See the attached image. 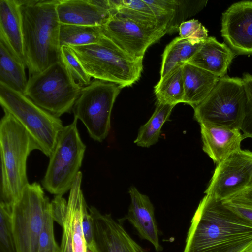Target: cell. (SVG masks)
<instances>
[{
  "label": "cell",
  "mask_w": 252,
  "mask_h": 252,
  "mask_svg": "<svg viewBox=\"0 0 252 252\" xmlns=\"http://www.w3.org/2000/svg\"><path fill=\"white\" fill-rule=\"evenodd\" d=\"M235 55L227 44L208 36L188 63L220 78L225 76Z\"/></svg>",
  "instance_id": "cell-20"
},
{
  "label": "cell",
  "mask_w": 252,
  "mask_h": 252,
  "mask_svg": "<svg viewBox=\"0 0 252 252\" xmlns=\"http://www.w3.org/2000/svg\"><path fill=\"white\" fill-rule=\"evenodd\" d=\"M221 252H252V237L232 245Z\"/></svg>",
  "instance_id": "cell-35"
},
{
  "label": "cell",
  "mask_w": 252,
  "mask_h": 252,
  "mask_svg": "<svg viewBox=\"0 0 252 252\" xmlns=\"http://www.w3.org/2000/svg\"><path fill=\"white\" fill-rule=\"evenodd\" d=\"M174 106L157 102L151 118L140 127L134 143L142 147H149L156 144L159 138L162 126L168 119Z\"/></svg>",
  "instance_id": "cell-25"
},
{
  "label": "cell",
  "mask_w": 252,
  "mask_h": 252,
  "mask_svg": "<svg viewBox=\"0 0 252 252\" xmlns=\"http://www.w3.org/2000/svg\"><path fill=\"white\" fill-rule=\"evenodd\" d=\"M102 28L104 34L126 52L143 58L147 49L167 32L168 26H147L115 10Z\"/></svg>",
  "instance_id": "cell-13"
},
{
  "label": "cell",
  "mask_w": 252,
  "mask_h": 252,
  "mask_svg": "<svg viewBox=\"0 0 252 252\" xmlns=\"http://www.w3.org/2000/svg\"><path fill=\"white\" fill-rule=\"evenodd\" d=\"M183 103L193 109L208 95L219 77L188 63L183 66Z\"/></svg>",
  "instance_id": "cell-21"
},
{
  "label": "cell",
  "mask_w": 252,
  "mask_h": 252,
  "mask_svg": "<svg viewBox=\"0 0 252 252\" xmlns=\"http://www.w3.org/2000/svg\"><path fill=\"white\" fill-rule=\"evenodd\" d=\"M82 174H78L70 190L68 201L62 195H56L51 202L54 221L62 228L61 252H88L82 227L84 215L88 208L81 184Z\"/></svg>",
  "instance_id": "cell-11"
},
{
  "label": "cell",
  "mask_w": 252,
  "mask_h": 252,
  "mask_svg": "<svg viewBox=\"0 0 252 252\" xmlns=\"http://www.w3.org/2000/svg\"><path fill=\"white\" fill-rule=\"evenodd\" d=\"M222 202L226 207L252 223V189H246Z\"/></svg>",
  "instance_id": "cell-31"
},
{
  "label": "cell",
  "mask_w": 252,
  "mask_h": 252,
  "mask_svg": "<svg viewBox=\"0 0 252 252\" xmlns=\"http://www.w3.org/2000/svg\"><path fill=\"white\" fill-rule=\"evenodd\" d=\"M82 88L60 61L30 76L23 94L36 105L59 118L73 109Z\"/></svg>",
  "instance_id": "cell-6"
},
{
  "label": "cell",
  "mask_w": 252,
  "mask_h": 252,
  "mask_svg": "<svg viewBox=\"0 0 252 252\" xmlns=\"http://www.w3.org/2000/svg\"><path fill=\"white\" fill-rule=\"evenodd\" d=\"M12 206L0 203V252H16L12 222Z\"/></svg>",
  "instance_id": "cell-28"
},
{
  "label": "cell",
  "mask_w": 252,
  "mask_h": 252,
  "mask_svg": "<svg viewBox=\"0 0 252 252\" xmlns=\"http://www.w3.org/2000/svg\"><path fill=\"white\" fill-rule=\"evenodd\" d=\"M26 67L0 40V83L23 93L28 82Z\"/></svg>",
  "instance_id": "cell-22"
},
{
  "label": "cell",
  "mask_w": 252,
  "mask_h": 252,
  "mask_svg": "<svg viewBox=\"0 0 252 252\" xmlns=\"http://www.w3.org/2000/svg\"><path fill=\"white\" fill-rule=\"evenodd\" d=\"M247 99L242 78L224 76L194 108V117L206 123L240 130L246 115Z\"/></svg>",
  "instance_id": "cell-7"
},
{
  "label": "cell",
  "mask_w": 252,
  "mask_h": 252,
  "mask_svg": "<svg viewBox=\"0 0 252 252\" xmlns=\"http://www.w3.org/2000/svg\"><path fill=\"white\" fill-rule=\"evenodd\" d=\"M54 221L50 202L44 213L38 252H61L60 246H59L55 238Z\"/></svg>",
  "instance_id": "cell-30"
},
{
  "label": "cell",
  "mask_w": 252,
  "mask_h": 252,
  "mask_svg": "<svg viewBox=\"0 0 252 252\" xmlns=\"http://www.w3.org/2000/svg\"><path fill=\"white\" fill-rule=\"evenodd\" d=\"M252 175V152L241 149L217 165L206 195L221 202L248 187Z\"/></svg>",
  "instance_id": "cell-12"
},
{
  "label": "cell",
  "mask_w": 252,
  "mask_h": 252,
  "mask_svg": "<svg viewBox=\"0 0 252 252\" xmlns=\"http://www.w3.org/2000/svg\"><path fill=\"white\" fill-rule=\"evenodd\" d=\"M20 0H0V40L25 64Z\"/></svg>",
  "instance_id": "cell-19"
},
{
  "label": "cell",
  "mask_w": 252,
  "mask_h": 252,
  "mask_svg": "<svg viewBox=\"0 0 252 252\" xmlns=\"http://www.w3.org/2000/svg\"><path fill=\"white\" fill-rule=\"evenodd\" d=\"M121 89L116 84L98 79L82 87L72 110L94 140L102 142L107 136L111 111Z\"/></svg>",
  "instance_id": "cell-9"
},
{
  "label": "cell",
  "mask_w": 252,
  "mask_h": 252,
  "mask_svg": "<svg viewBox=\"0 0 252 252\" xmlns=\"http://www.w3.org/2000/svg\"><path fill=\"white\" fill-rule=\"evenodd\" d=\"M149 6L158 21L169 25L175 13L178 1L174 0H144Z\"/></svg>",
  "instance_id": "cell-32"
},
{
  "label": "cell",
  "mask_w": 252,
  "mask_h": 252,
  "mask_svg": "<svg viewBox=\"0 0 252 252\" xmlns=\"http://www.w3.org/2000/svg\"><path fill=\"white\" fill-rule=\"evenodd\" d=\"M87 73L94 79L113 83L121 88L140 78L143 59L126 52L104 34L95 43L70 47Z\"/></svg>",
  "instance_id": "cell-4"
},
{
  "label": "cell",
  "mask_w": 252,
  "mask_h": 252,
  "mask_svg": "<svg viewBox=\"0 0 252 252\" xmlns=\"http://www.w3.org/2000/svg\"><path fill=\"white\" fill-rule=\"evenodd\" d=\"M180 37L189 38L197 42H203L208 37V30L197 20L182 22L179 27Z\"/></svg>",
  "instance_id": "cell-33"
},
{
  "label": "cell",
  "mask_w": 252,
  "mask_h": 252,
  "mask_svg": "<svg viewBox=\"0 0 252 252\" xmlns=\"http://www.w3.org/2000/svg\"><path fill=\"white\" fill-rule=\"evenodd\" d=\"M221 33L235 54H252V1L235 3L223 13Z\"/></svg>",
  "instance_id": "cell-15"
},
{
  "label": "cell",
  "mask_w": 252,
  "mask_h": 252,
  "mask_svg": "<svg viewBox=\"0 0 252 252\" xmlns=\"http://www.w3.org/2000/svg\"><path fill=\"white\" fill-rule=\"evenodd\" d=\"M130 204L125 218L136 230L140 237L151 243L155 250H163L159 238V230L155 216V209L149 197L134 187L128 190Z\"/></svg>",
  "instance_id": "cell-17"
},
{
  "label": "cell",
  "mask_w": 252,
  "mask_h": 252,
  "mask_svg": "<svg viewBox=\"0 0 252 252\" xmlns=\"http://www.w3.org/2000/svg\"><path fill=\"white\" fill-rule=\"evenodd\" d=\"M77 120L74 117L60 132L42 181L44 189L55 196L70 190L80 172L86 146L77 129Z\"/></svg>",
  "instance_id": "cell-8"
},
{
  "label": "cell",
  "mask_w": 252,
  "mask_h": 252,
  "mask_svg": "<svg viewBox=\"0 0 252 252\" xmlns=\"http://www.w3.org/2000/svg\"><path fill=\"white\" fill-rule=\"evenodd\" d=\"M244 120L240 128L243 137L252 138V115L245 117Z\"/></svg>",
  "instance_id": "cell-36"
},
{
  "label": "cell",
  "mask_w": 252,
  "mask_h": 252,
  "mask_svg": "<svg viewBox=\"0 0 252 252\" xmlns=\"http://www.w3.org/2000/svg\"><path fill=\"white\" fill-rule=\"evenodd\" d=\"M50 201L40 185L28 184L13 204L12 222L16 252H38L44 213Z\"/></svg>",
  "instance_id": "cell-10"
},
{
  "label": "cell",
  "mask_w": 252,
  "mask_h": 252,
  "mask_svg": "<svg viewBox=\"0 0 252 252\" xmlns=\"http://www.w3.org/2000/svg\"><path fill=\"white\" fill-rule=\"evenodd\" d=\"M61 61L76 83L81 87L86 86L90 83L91 77L85 71L69 46L61 47Z\"/></svg>",
  "instance_id": "cell-29"
},
{
  "label": "cell",
  "mask_w": 252,
  "mask_h": 252,
  "mask_svg": "<svg viewBox=\"0 0 252 252\" xmlns=\"http://www.w3.org/2000/svg\"><path fill=\"white\" fill-rule=\"evenodd\" d=\"M0 103L24 127L38 149L50 157L63 126L61 119L41 108L23 93L0 83Z\"/></svg>",
  "instance_id": "cell-5"
},
{
  "label": "cell",
  "mask_w": 252,
  "mask_h": 252,
  "mask_svg": "<svg viewBox=\"0 0 252 252\" xmlns=\"http://www.w3.org/2000/svg\"><path fill=\"white\" fill-rule=\"evenodd\" d=\"M109 1L112 10L139 24L151 27L168 26L158 21L144 0H109Z\"/></svg>",
  "instance_id": "cell-26"
},
{
  "label": "cell",
  "mask_w": 252,
  "mask_h": 252,
  "mask_svg": "<svg viewBox=\"0 0 252 252\" xmlns=\"http://www.w3.org/2000/svg\"><path fill=\"white\" fill-rule=\"evenodd\" d=\"M246 189H252V175L251 176V178L249 184L248 185V187Z\"/></svg>",
  "instance_id": "cell-37"
},
{
  "label": "cell",
  "mask_w": 252,
  "mask_h": 252,
  "mask_svg": "<svg viewBox=\"0 0 252 252\" xmlns=\"http://www.w3.org/2000/svg\"><path fill=\"white\" fill-rule=\"evenodd\" d=\"M92 218L93 241L91 252H145L110 214H102L94 206L88 208Z\"/></svg>",
  "instance_id": "cell-14"
},
{
  "label": "cell",
  "mask_w": 252,
  "mask_h": 252,
  "mask_svg": "<svg viewBox=\"0 0 252 252\" xmlns=\"http://www.w3.org/2000/svg\"><path fill=\"white\" fill-rule=\"evenodd\" d=\"M25 61L30 76L61 61L59 0H20Z\"/></svg>",
  "instance_id": "cell-2"
},
{
  "label": "cell",
  "mask_w": 252,
  "mask_h": 252,
  "mask_svg": "<svg viewBox=\"0 0 252 252\" xmlns=\"http://www.w3.org/2000/svg\"><path fill=\"white\" fill-rule=\"evenodd\" d=\"M114 11L109 0H59L57 5L61 24L103 26Z\"/></svg>",
  "instance_id": "cell-16"
},
{
  "label": "cell",
  "mask_w": 252,
  "mask_h": 252,
  "mask_svg": "<svg viewBox=\"0 0 252 252\" xmlns=\"http://www.w3.org/2000/svg\"><path fill=\"white\" fill-rule=\"evenodd\" d=\"M183 66L180 65L160 78L154 87L157 102L175 106L183 103L184 89Z\"/></svg>",
  "instance_id": "cell-24"
},
{
  "label": "cell",
  "mask_w": 252,
  "mask_h": 252,
  "mask_svg": "<svg viewBox=\"0 0 252 252\" xmlns=\"http://www.w3.org/2000/svg\"><path fill=\"white\" fill-rule=\"evenodd\" d=\"M199 124L203 150L217 165L241 149L244 138L240 129L206 123Z\"/></svg>",
  "instance_id": "cell-18"
},
{
  "label": "cell",
  "mask_w": 252,
  "mask_h": 252,
  "mask_svg": "<svg viewBox=\"0 0 252 252\" xmlns=\"http://www.w3.org/2000/svg\"><path fill=\"white\" fill-rule=\"evenodd\" d=\"M203 42L181 37L174 39L166 46L162 54L160 78L177 66L188 63Z\"/></svg>",
  "instance_id": "cell-23"
},
{
  "label": "cell",
  "mask_w": 252,
  "mask_h": 252,
  "mask_svg": "<svg viewBox=\"0 0 252 252\" xmlns=\"http://www.w3.org/2000/svg\"><path fill=\"white\" fill-rule=\"evenodd\" d=\"M246 93L247 104L245 116L252 115V75L244 73L242 78Z\"/></svg>",
  "instance_id": "cell-34"
},
{
  "label": "cell",
  "mask_w": 252,
  "mask_h": 252,
  "mask_svg": "<svg viewBox=\"0 0 252 252\" xmlns=\"http://www.w3.org/2000/svg\"><path fill=\"white\" fill-rule=\"evenodd\" d=\"M0 122V201L13 206L29 184L28 157L38 147L24 127L7 112Z\"/></svg>",
  "instance_id": "cell-3"
},
{
  "label": "cell",
  "mask_w": 252,
  "mask_h": 252,
  "mask_svg": "<svg viewBox=\"0 0 252 252\" xmlns=\"http://www.w3.org/2000/svg\"><path fill=\"white\" fill-rule=\"evenodd\" d=\"M103 34L102 26L61 24L60 43L61 47L90 45L98 42Z\"/></svg>",
  "instance_id": "cell-27"
},
{
  "label": "cell",
  "mask_w": 252,
  "mask_h": 252,
  "mask_svg": "<svg viewBox=\"0 0 252 252\" xmlns=\"http://www.w3.org/2000/svg\"><path fill=\"white\" fill-rule=\"evenodd\" d=\"M252 237V223L205 195L191 219L183 252H221Z\"/></svg>",
  "instance_id": "cell-1"
}]
</instances>
